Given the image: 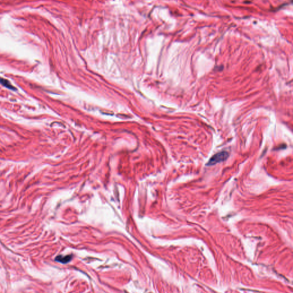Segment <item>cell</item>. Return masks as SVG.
Instances as JSON below:
<instances>
[{
	"label": "cell",
	"instance_id": "1",
	"mask_svg": "<svg viewBox=\"0 0 293 293\" xmlns=\"http://www.w3.org/2000/svg\"><path fill=\"white\" fill-rule=\"evenodd\" d=\"M229 156V154L226 151H222L219 153L214 155L212 157L209 159L207 166H213L218 163L224 161L226 160Z\"/></svg>",
	"mask_w": 293,
	"mask_h": 293
},
{
	"label": "cell",
	"instance_id": "2",
	"mask_svg": "<svg viewBox=\"0 0 293 293\" xmlns=\"http://www.w3.org/2000/svg\"><path fill=\"white\" fill-rule=\"evenodd\" d=\"M72 258V257L71 255H66V256L59 255L56 258L55 260L57 262H60V263H61L63 264H65V263H67L70 262L71 261Z\"/></svg>",
	"mask_w": 293,
	"mask_h": 293
},
{
	"label": "cell",
	"instance_id": "3",
	"mask_svg": "<svg viewBox=\"0 0 293 293\" xmlns=\"http://www.w3.org/2000/svg\"><path fill=\"white\" fill-rule=\"evenodd\" d=\"M0 83L2 85H3L4 86H5V87L9 88L10 89H11V90H16V89L14 86H13L11 85V84L10 83L9 81H8L7 80L1 78V77H0Z\"/></svg>",
	"mask_w": 293,
	"mask_h": 293
}]
</instances>
